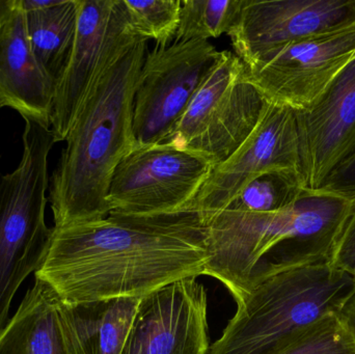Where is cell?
<instances>
[{
	"instance_id": "22",
	"label": "cell",
	"mask_w": 355,
	"mask_h": 354,
	"mask_svg": "<svg viewBox=\"0 0 355 354\" xmlns=\"http://www.w3.org/2000/svg\"><path fill=\"white\" fill-rule=\"evenodd\" d=\"M277 354H355V345L338 316L331 315Z\"/></svg>"
},
{
	"instance_id": "7",
	"label": "cell",
	"mask_w": 355,
	"mask_h": 354,
	"mask_svg": "<svg viewBox=\"0 0 355 354\" xmlns=\"http://www.w3.org/2000/svg\"><path fill=\"white\" fill-rule=\"evenodd\" d=\"M219 54L205 39L174 41L148 51L133 102L135 149L166 141Z\"/></svg>"
},
{
	"instance_id": "25",
	"label": "cell",
	"mask_w": 355,
	"mask_h": 354,
	"mask_svg": "<svg viewBox=\"0 0 355 354\" xmlns=\"http://www.w3.org/2000/svg\"><path fill=\"white\" fill-rule=\"evenodd\" d=\"M337 316L344 328L349 333L355 345V290L348 297Z\"/></svg>"
},
{
	"instance_id": "21",
	"label": "cell",
	"mask_w": 355,
	"mask_h": 354,
	"mask_svg": "<svg viewBox=\"0 0 355 354\" xmlns=\"http://www.w3.org/2000/svg\"><path fill=\"white\" fill-rule=\"evenodd\" d=\"M131 33L155 41L156 46L171 45L176 39L181 0H122Z\"/></svg>"
},
{
	"instance_id": "23",
	"label": "cell",
	"mask_w": 355,
	"mask_h": 354,
	"mask_svg": "<svg viewBox=\"0 0 355 354\" xmlns=\"http://www.w3.org/2000/svg\"><path fill=\"white\" fill-rule=\"evenodd\" d=\"M315 193H327L355 202V134Z\"/></svg>"
},
{
	"instance_id": "24",
	"label": "cell",
	"mask_w": 355,
	"mask_h": 354,
	"mask_svg": "<svg viewBox=\"0 0 355 354\" xmlns=\"http://www.w3.org/2000/svg\"><path fill=\"white\" fill-rule=\"evenodd\" d=\"M331 264L355 280V202L338 239Z\"/></svg>"
},
{
	"instance_id": "20",
	"label": "cell",
	"mask_w": 355,
	"mask_h": 354,
	"mask_svg": "<svg viewBox=\"0 0 355 354\" xmlns=\"http://www.w3.org/2000/svg\"><path fill=\"white\" fill-rule=\"evenodd\" d=\"M242 0L182 1L175 41L205 39L229 35L241 10Z\"/></svg>"
},
{
	"instance_id": "2",
	"label": "cell",
	"mask_w": 355,
	"mask_h": 354,
	"mask_svg": "<svg viewBox=\"0 0 355 354\" xmlns=\"http://www.w3.org/2000/svg\"><path fill=\"white\" fill-rule=\"evenodd\" d=\"M148 42L130 37L92 85L49 179L54 228L110 215L107 193L112 175L137 148L133 102Z\"/></svg>"
},
{
	"instance_id": "18",
	"label": "cell",
	"mask_w": 355,
	"mask_h": 354,
	"mask_svg": "<svg viewBox=\"0 0 355 354\" xmlns=\"http://www.w3.org/2000/svg\"><path fill=\"white\" fill-rule=\"evenodd\" d=\"M77 20L78 0H58L49 8L25 12L27 37L33 55L55 87L72 54Z\"/></svg>"
},
{
	"instance_id": "10",
	"label": "cell",
	"mask_w": 355,
	"mask_h": 354,
	"mask_svg": "<svg viewBox=\"0 0 355 354\" xmlns=\"http://www.w3.org/2000/svg\"><path fill=\"white\" fill-rule=\"evenodd\" d=\"M272 170L296 172L300 178L297 124L293 108L265 100L254 130L233 155L212 168L189 211L207 220L257 177Z\"/></svg>"
},
{
	"instance_id": "3",
	"label": "cell",
	"mask_w": 355,
	"mask_h": 354,
	"mask_svg": "<svg viewBox=\"0 0 355 354\" xmlns=\"http://www.w3.org/2000/svg\"><path fill=\"white\" fill-rule=\"evenodd\" d=\"M354 290V278L329 262L256 270L208 354L279 353L337 315Z\"/></svg>"
},
{
	"instance_id": "1",
	"label": "cell",
	"mask_w": 355,
	"mask_h": 354,
	"mask_svg": "<svg viewBox=\"0 0 355 354\" xmlns=\"http://www.w3.org/2000/svg\"><path fill=\"white\" fill-rule=\"evenodd\" d=\"M206 224L196 211L158 215L110 213L54 228L35 278L68 303L143 299L206 274Z\"/></svg>"
},
{
	"instance_id": "9",
	"label": "cell",
	"mask_w": 355,
	"mask_h": 354,
	"mask_svg": "<svg viewBox=\"0 0 355 354\" xmlns=\"http://www.w3.org/2000/svg\"><path fill=\"white\" fill-rule=\"evenodd\" d=\"M355 55V22L285 44L244 64L266 101L310 107Z\"/></svg>"
},
{
	"instance_id": "13",
	"label": "cell",
	"mask_w": 355,
	"mask_h": 354,
	"mask_svg": "<svg viewBox=\"0 0 355 354\" xmlns=\"http://www.w3.org/2000/svg\"><path fill=\"white\" fill-rule=\"evenodd\" d=\"M355 22V0H242L230 31L244 64L285 44Z\"/></svg>"
},
{
	"instance_id": "26",
	"label": "cell",
	"mask_w": 355,
	"mask_h": 354,
	"mask_svg": "<svg viewBox=\"0 0 355 354\" xmlns=\"http://www.w3.org/2000/svg\"><path fill=\"white\" fill-rule=\"evenodd\" d=\"M12 0H0V18L10 10Z\"/></svg>"
},
{
	"instance_id": "5",
	"label": "cell",
	"mask_w": 355,
	"mask_h": 354,
	"mask_svg": "<svg viewBox=\"0 0 355 354\" xmlns=\"http://www.w3.org/2000/svg\"><path fill=\"white\" fill-rule=\"evenodd\" d=\"M24 121L20 163L0 175V332L19 287L45 260L53 232L46 224L45 209L48 157L55 137L49 127Z\"/></svg>"
},
{
	"instance_id": "14",
	"label": "cell",
	"mask_w": 355,
	"mask_h": 354,
	"mask_svg": "<svg viewBox=\"0 0 355 354\" xmlns=\"http://www.w3.org/2000/svg\"><path fill=\"white\" fill-rule=\"evenodd\" d=\"M295 112L300 182L315 193L355 134V55L310 107Z\"/></svg>"
},
{
	"instance_id": "17",
	"label": "cell",
	"mask_w": 355,
	"mask_h": 354,
	"mask_svg": "<svg viewBox=\"0 0 355 354\" xmlns=\"http://www.w3.org/2000/svg\"><path fill=\"white\" fill-rule=\"evenodd\" d=\"M141 299L64 301V320L74 354H122Z\"/></svg>"
},
{
	"instance_id": "16",
	"label": "cell",
	"mask_w": 355,
	"mask_h": 354,
	"mask_svg": "<svg viewBox=\"0 0 355 354\" xmlns=\"http://www.w3.org/2000/svg\"><path fill=\"white\" fill-rule=\"evenodd\" d=\"M0 354H74L64 301L47 283L35 278L0 332Z\"/></svg>"
},
{
	"instance_id": "27",
	"label": "cell",
	"mask_w": 355,
	"mask_h": 354,
	"mask_svg": "<svg viewBox=\"0 0 355 354\" xmlns=\"http://www.w3.org/2000/svg\"><path fill=\"white\" fill-rule=\"evenodd\" d=\"M2 107H3V106H2L1 102H0V109H1Z\"/></svg>"
},
{
	"instance_id": "15",
	"label": "cell",
	"mask_w": 355,
	"mask_h": 354,
	"mask_svg": "<svg viewBox=\"0 0 355 354\" xmlns=\"http://www.w3.org/2000/svg\"><path fill=\"white\" fill-rule=\"evenodd\" d=\"M55 85L35 60L19 0L0 18V102L50 127Z\"/></svg>"
},
{
	"instance_id": "11",
	"label": "cell",
	"mask_w": 355,
	"mask_h": 354,
	"mask_svg": "<svg viewBox=\"0 0 355 354\" xmlns=\"http://www.w3.org/2000/svg\"><path fill=\"white\" fill-rule=\"evenodd\" d=\"M132 37L122 0H78L74 47L52 105L50 129L56 143L66 141L94 81Z\"/></svg>"
},
{
	"instance_id": "12",
	"label": "cell",
	"mask_w": 355,
	"mask_h": 354,
	"mask_svg": "<svg viewBox=\"0 0 355 354\" xmlns=\"http://www.w3.org/2000/svg\"><path fill=\"white\" fill-rule=\"evenodd\" d=\"M208 297L196 278L143 297L122 354H208Z\"/></svg>"
},
{
	"instance_id": "8",
	"label": "cell",
	"mask_w": 355,
	"mask_h": 354,
	"mask_svg": "<svg viewBox=\"0 0 355 354\" xmlns=\"http://www.w3.org/2000/svg\"><path fill=\"white\" fill-rule=\"evenodd\" d=\"M212 168L202 158L168 143L133 150L112 175L107 193L110 214L187 211Z\"/></svg>"
},
{
	"instance_id": "4",
	"label": "cell",
	"mask_w": 355,
	"mask_h": 354,
	"mask_svg": "<svg viewBox=\"0 0 355 354\" xmlns=\"http://www.w3.org/2000/svg\"><path fill=\"white\" fill-rule=\"evenodd\" d=\"M210 260L205 276L225 285L234 299L270 253L286 263L329 260L337 220L323 195L304 193L293 205L272 213L223 209L204 220Z\"/></svg>"
},
{
	"instance_id": "19",
	"label": "cell",
	"mask_w": 355,
	"mask_h": 354,
	"mask_svg": "<svg viewBox=\"0 0 355 354\" xmlns=\"http://www.w3.org/2000/svg\"><path fill=\"white\" fill-rule=\"evenodd\" d=\"M304 193L296 172L272 170L248 183L225 209L272 213L293 205Z\"/></svg>"
},
{
	"instance_id": "6",
	"label": "cell",
	"mask_w": 355,
	"mask_h": 354,
	"mask_svg": "<svg viewBox=\"0 0 355 354\" xmlns=\"http://www.w3.org/2000/svg\"><path fill=\"white\" fill-rule=\"evenodd\" d=\"M264 104L242 60L234 52L220 51L216 64L164 143L194 154L215 168L248 139Z\"/></svg>"
}]
</instances>
